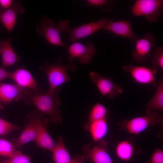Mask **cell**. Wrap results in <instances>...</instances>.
I'll return each instance as SVG.
<instances>
[{"mask_svg":"<svg viewBox=\"0 0 163 163\" xmlns=\"http://www.w3.org/2000/svg\"><path fill=\"white\" fill-rule=\"evenodd\" d=\"M115 152L120 159L128 161L133 159L135 150L131 142L128 140H123L118 143L116 147Z\"/></svg>","mask_w":163,"mask_h":163,"instance_id":"44dd1931","label":"cell"},{"mask_svg":"<svg viewBox=\"0 0 163 163\" xmlns=\"http://www.w3.org/2000/svg\"><path fill=\"white\" fill-rule=\"evenodd\" d=\"M162 0H136L131 9L133 15L143 17L148 22H157L161 15Z\"/></svg>","mask_w":163,"mask_h":163,"instance_id":"8992f818","label":"cell"},{"mask_svg":"<svg viewBox=\"0 0 163 163\" xmlns=\"http://www.w3.org/2000/svg\"><path fill=\"white\" fill-rule=\"evenodd\" d=\"M42 115L37 110L27 115L23 130L19 136L12 140L16 148H20L25 144L31 142H35L39 133Z\"/></svg>","mask_w":163,"mask_h":163,"instance_id":"5b68a950","label":"cell"},{"mask_svg":"<svg viewBox=\"0 0 163 163\" xmlns=\"http://www.w3.org/2000/svg\"><path fill=\"white\" fill-rule=\"evenodd\" d=\"M61 58L59 57L57 61L52 64H47L40 67L47 78L49 86V90H55L63 84L70 81L71 78L68 74L70 71L75 72L76 68L74 64L71 63L64 65L61 63Z\"/></svg>","mask_w":163,"mask_h":163,"instance_id":"7a4b0ae2","label":"cell"},{"mask_svg":"<svg viewBox=\"0 0 163 163\" xmlns=\"http://www.w3.org/2000/svg\"><path fill=\"white\" fill-rule=\"evenodd\" d=\"M59 89L54 90L48 89L37 93H34L30 100L35 107L37 111L40 114L50 117V120L56 124H60L62 122L61 112L58 109L61 104L57 95L60 92Z\"/></svg>","mask_w":163,"mask_h":163,"instance_id":"6da1fadb","label":"cell"},{"mask_svg":"<svg viewBox=\"0 0 163 163\" xmlns=\"http://www.w3.org/2000/svg\"><path fill=\"white\" fill-rule=\"evenodd\" d=\"M34 92L31 90L16 84L0 83V101L7 105L13 101L22 100L26 104H30V98Z\"/></svg>","mask_w":163,"mask_h":163,"instance_id":"52a82bcc","label":"cell"},{"mask_svg":"<svg viewBox=\"0 0 163 163\" xmlns=\"http://www.w3.org/2000/svg\"><path fill=\"white\" fill-rule=\"evenodd\" d=\"M51 152L55 163H72L70 154L64 145L61 136L59 138Z\"/></svg>","mask_w":163,"mask_h":163,"instance_id":"ffe728a7","label":"cell"},{"mask_svg":"<svg viewBox=\"0 0 163 163\" xmlns=\"http://www.w3.org/2000/svg\"><path fill=\"white\" fill-rule=\"evenodd\" d=\"M155 92L146 105L147 108L155 110H163V79L160 78L156 86Z\"/></svg>","mask_w":163,"mask_h":163,"instance_id":"7402d4cb","label":"cell"},{"mask_svg":"<svg viewBox=\"0 0 163 163\" xmlns=\"http://www.w3.org/2000/svg\"><path fill=\"white\" fill-rule=\"evenodd\" d=\"M152 67L154 69L157 70V67L163 69V47H158L154 52L152 59Z\"/></svg>","mask_w":163,"mask_h":163,"instance_id":"4316f807","label":"cell"},{"mask_svg":"<svg viewBox=\"0 0 163 163\" xmlns=\"http://www.w3.org/2000/svg\"><path fill=\"white\" fill-rule=\"evenodd\" d=\"M86 2L88 5L101 8L105 11H111L115 2L114 1L107 0H87Z\"/></svg>","mask_w":163,"mask_h":163,"instance_id":"484cf974","label":"cell"},{"mask_svg":"<svg viewBox=\"0 0 163 163\" xmlns=\"http://www.w3.org/2000/svg\"><path fill=\"white\" fill-rule=\"evenodd\" d=\"M103 29L116 36L127 38L134 41L139 38L133 31L128 20L114 21L106 18Z\"/></svg>","mask_w":163,"mask_h":163,"instance_id":"4fadbf2b","label":"cell"},{"mask_svg":"<svg viewBox=\"0 0 163 163\" xmlns=\"http://www.w3.org/2000/svg\"><path fill=\"white\" fill-rule=\"evenodd\" d=\"M42 119L40 126L38 136L35 142L38 147L52 151L56 143L49 134Z\"/></svg>","mask_w":163,"mask_h":163,"instance_id":"d6986e66","label":"cell"},{"mask_svg":"<svg viewBox=\"0 0 163 163\" xmlns=\"http://www.w3.org/2000/svg\"><path fill=\"white\" fill-rule=\"evenodd\" d=\"M11 72L7 71L4 67H0V82L9 78Z\"/></svg>","mask_w":163,"mask_h":163,"instance_id":"f546056e","label":"cell"},{"mask_svg":"<svg viewBox=\"0 0 163 163\" xmlns=\"http://www.w3.org/2000/svg\"><path fill=\"white\" fill-rule=\"evenodd\" d=\"M85 158L84 156L77 155L72 159V163H84Z\"/></svg>","mask_w":163,"mask_h":163,"instance_id":"1f68e13d","label":"cell"},{"mask_svg":"<svg viewBox=\"0 0 163 163\" xmlns=\"http://www.w3.org/2000/svg\"><path fill=\"white\" fill-rule=\"evenodd\" d=\"M97 146L85 148V158L90 159L93 163H114L106 151L107 142H101Z\"/></svg>","mask_w":163,"mask_h":163,"instance_id":"2e32d148","label":"cell"},{"mask_svg":"<svg viewBox=\"0 0 163 163\" xmlns=\"http://www.w3.org/2000/svg\"><path fill=\"white\" fill-rule=\"evenodd\" d=\"M68 60L71 63L75 59H79L82 64H89L97 52L94 44L88 42L86 45L76 42L68 47Z\"/></svg>","mask_w":163,"mask_h":163,"instance_id":"30bf717a","label":"cell"},{"mask_svg":"<svg viewBox=\"0 0 163 163\" xmlns=\"http://www.w3.org/2000/svg\"><path fill=\"white\" fill-rule=\"evenodd\" d=\"M162 124L163 118L156 111L147 108L145 114L133 118L130 120H124L119 123L121 129L127 130L130 133L138 135L149 126Z\"/></svg>","mask_w":163,"mask_h":163,"instance_id":"3957f363","label":"cell"},{"mask_svg":"<svg viewBox=\"0 0 163 163\" xmlns=\"http://www.w3.org/2000/svg\"><path fill=\"white\" fill-rule=\"evenodd\" d=\"M31 157L18 151L11 157L0 161V163H30Z\"/></svg>","mask_w":163,"mask_h":163,"instance_id":"d4e9b609","label":"cell"},{"mask_svg":"<svg viewBox=\"0 0 163 163\" xmlns=\"http://www.w3.org/2000/svg\"><path fill=\"white\" fill-rule=\"evenodd\" d=\"M11 39L8 38L0 42L1 53L3 67L14 65L18 62L20 57L15 53L11 43Z\"/></svg>","mask_w":163,"mask_h":163,"instance_id":"e0dca14e","label":"cell"},{"mask_svg":"<svg viewBox=\"0 0 163 163\" xmlns=\"http://www.w3.org/2000/svg\"><path fill=\"white\" fill-rule=\"evenodd\" d=\"M107 110L106 107L99 102L96 103L91 110L85 127L94 121L107 118Z\"/></svg>","mask_w":163,"mask_h":163,"instance_id":"603a6c76","label":"cell"},{"mask_svg":"<svg viewBox=\"0 0 163 163\" xmlns=\"http://www.w3.org/2000/svg\"><path fill=\"white\" fill-rule=\"evenodd\" d=\"M89 76L100 93L109 99H112L123 93L122 86L114 83L111 77H105L94 72H91Z\"/></svg>","mask_w":163,"mask_h":163,"instance_id":"ba28073f","label":"cell"},{"mask_svg":"<svg viewBox=\"0 0 163 163\" xmlns=\"http://www.w3.org/2000/svg\"><path fill=\"white\" fill-rule=\"evenodd\" d=\"M85 128L89 130L94 142L100 141L106 135L108 130L106 118L94 121Z\"/></svg>","mask_w":163,"mask_h":163,"instance_id":"ac0fdd59","label":"cell"},{"mask_svg":"<svg viewBox=\"0 0 163 163\" xmlns=\"http://www.w3.org/2000/svg\"><path fill=\"white\" fill-rule=\"evenodd\" d=\"M1 53V49H0V54Z\"/></svg>","mask_w":163,"mask_h":163,"instance_id":"836d02e7","label":"cell"},{"mask_svg":"<svg viewBox=\"0 0 163 163\" xmlns=\"http://www.w3.org/2000/svg\"><path fill=\"white\" fill-rule=\"evenodd\" d=\"M17 151V149L12 142L0 138V156L9 158Z\"/></svg>","mask_w":163,"mask_h":163,"instance_id":"cb8c5ba5","label":"cell"},{"mask_svg":"<svg viewBox=\"0 0 163 163\" xmlns=\"http://www.w3.org/2000/svg\"><path fill=\"white\" fill-rule=\"evenodd\" d=\"M38 35L43 36L47 41L56 46H65L57 26L53 21L46 16H43L36 29Z\"/></svg>","mask_w":163,"mask_h":163,"instance_id":"8fae6325","label":"cell"},{"mask_svg":"<svg viewBox=\"0 0 163 163\" xmlns=\"http://www.w3.org/2000/svg\"><path fill=\"white\" fill-rule=\"evenodd\" d=\"M135 41L133 57L137 62H144L149 57L152 49L156 45L155 37L151 33H148Z\"/></svg>","mask_w":163,"mask_h":163,"instance_id":"7c38bea8","label":"cell"},{"mask_svg":"<svg viewBox=\"0 0 163 163\" xmlns=\"http://www.w3.org/2000/svg\"><path fill=\"white\" fill-rule=\"evenodd\" d=\"M20 129L19 127L0 118V135L5 136L12 131Z\"/></svg>","mask_w":163,"mask_h":163,"instance_id":"83f0119b","label":"cell"},{"mask_svg":"<svg viewBox=\"0 0 163 163\" xmlns=\"http://www.w3.org/2000/svg\"><path fill=\"white\" fill-rule=\"evenodd\" d=\"M2 104L0 101V109H2L3 108Z\"/></svg>","mask_w":163,"mask_h":163,"instance_id":"d6a6232c","label":"cell"},{"mask_svg":"<svg viewBox=\"0 0 163 163\" xmlns=\"http://www.w3.org/2000/svg\"><path fill=\"white\" fill-rule=\"evenodd\" d=\"M123 69L128 73L137 83L142 85H151L156 87L155 75L157 70L143 66L131 65H123Z\"/></svg>","mask_w":163,"mask_h":163,"instance_id":"9c48e42d","label":"cell"},{"mask_svg":"<svg viewBox=\"0 0 163 163\" xmlns=\"http://www.w3.org/2000/svg\"><path fill=\"white\" fill-rule=\"evenodd\" d=\"M150 163H163V151L159 148L156 149L152 155Z\"/></svg>","mask_w":163,"mask_h":163,"instance_id":"f1b7e54d","label":"cell"},{"mask_svg":"<svg viewBox=\"0 0 163 163\" xmlns=\"http://www.w3.org/2000/svg\"><path fill=\"white\" fill-rule=\"evenodd\" d=\"M20 87L32 90L34 93L42 91L38 86L30 72L24 68H19L11 72L9 77Z\"/></svg>","mask_w":163,"mask_h":163,"instance_id":"9a60e30c","label":"cell"},{"mask_svg":"<svg viewBox=\"0 0 163 163\" xmlns=\"http://www.w3.org/2000/svg\"><path fill=\"white\" fill-rule=\"evenodd\" d=\"M13 2L12 0H0V6L2 8L8 9L12 6Z\"/></svg>","mask_w":163,"mask_h":163,"instance_id":"4dcf8cb0","label":"cell"},{"mask_svg":"<svg viewBox=\"0 0 163 163\" xmlns=\"http://www.w3.org/2000/svg\"><path fill=\"white\" fill-rule=\"evenodd\" d=\"M106 18H102L72 28L68 27L69 21L64 20L59 21L57 27L60 33L68 34L70 35L71 40L74 43L103 29Z\"/></svg>","mask_w":163,"mask_h":163,"instance_id":"277c9868","label":"cell"},{"mask_svg":"<svg viewBox=\"0 0 163 163\" xmlns=\"http://www.w3.org/2000/svg\"><path fill=\"white\" fill-rule=\"evenodd\" d=\"M24 9L21 3L14 1L12 6L5 9L0 8V25L3 24L6 30L11 32L15 26L17 16L24 12Z\"/></svg>","mask_w":163,"mask_h":163,"instance_id":"5bb4252c","label":"cell"}]
</instances>
